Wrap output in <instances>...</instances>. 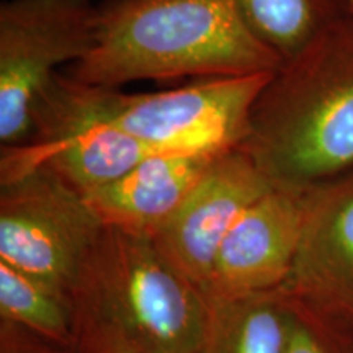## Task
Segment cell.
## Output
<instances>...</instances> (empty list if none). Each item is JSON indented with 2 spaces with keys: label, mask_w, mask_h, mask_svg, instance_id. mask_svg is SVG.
Returning <instances> with one entry per match:
<instances>
[{
  "label": "cell",
  "mask_w": 353,
  "mask_h": 353,
  "mask_svg": "<svg viewBox=\"0 0 353 353\" xmlns=\"http://www.w3.org/2000/svg\"><path fill=\"white\" fill-rule=\"evenodd\" d=\"M239 148L278 188L309 193L353 175V12L272 74Z\"/></svg>",
  "instance_id": "obj_1"
},
{
  "label": "cell",
  "mask_w": 353,
  "mask_h": 353,
  "mask_svg": "<svg viewBox=\"0 0 353 353\" xmlns=\"http://www.w3.org/2000/svg\"><path fill=\"white\" fill-rule=\"evenodd\" d=\"M283 64L232 0H103L95 46L65 76L92 87L273 74Z\"/></svg>",
  "instance_id": "obj_2"
},
{
  "label": "cell",
  "mask_w": 353,
  "mask_h": 353,
  "mask_svg": "<svg viewBox=\"0 0 353 353\" xmlns=\"http://www.w3.org/2000/svg\"><path fill=\"white\" fill-rule=\"evenodd\" d=\"M70 303L74 353H196L210 301L159 252L152 237L105 226Z\"/></svg>",
  "instance_id": "obj_3"
},
{
  "label": "cell",
  "mask_w": 353,
  "mask_h": 353,
  "mask_svg": "<svg viewBox=\"0 0 353 353\" xmlns=\"http://www.w3.org/2000/svg\"><path fill=\"white\" fill-rule=\"evenodd\" d=\"M97 39L90 0H7L0 7V149L32 138L38 105L61 65L88 56Z\"/></svg>",
  "instance_id": "obj_4"
},
{
  "label": "cell",
  "mask_w": 353,
  "mask_h": 353,
  "mask_svg": "<svg viewBox=\"0 0 353 353\" xmlns=\"http://www.w3.org/2000/svg\"><path fill=\"white\" fill-rule=\"evenodd\" d=\"M0 151V182L43 167L85 196L159 152L103 120L92 87L63 72L39 101L28 143Z\"/></svg>",
  "instance_id": "obj_5"
},
{
  "label": "cell",
  "mask_w": 353,
  "mask_h": 353,
  "mask_svg": "<svg viewBox=\"0 0 353 353\" xmlns=\"http://www.w3.org/2000/svg\"><path fill=\"white\" fill-rule=\"evenodd\" d=\"M103 229L85 195L54 172L38 167L0 182V262L65 296Z\"/></svg>",
  "instance_id": "obj_6"
},
{
  "label": "cell",
  "mask_w": 353,
  "mask_h": 353,
  "mask_svg": "<svg viewBox=\"0 0 353 353\" xmlns=\"http://www.w3.org/2000/svg\"><path fill=\"white\" fill-rule=\"evenodd\" d=\"M270 77H218L145 94L90 87L103 120L154 151H231L245 139L250 110Z\"/></svg>",
  "instance_id": "obj_7"
},
{
  "label": "cell",
  "mask_w": 353,
  "mask_h": 353,
  "mask_svg": "<svg viewBox=\"0 0 353 353\" xmlns=\"http://www.w3.org/2000/svg\"><path fill=\"white\" fill-rule=\"evenodd\" d=\"M272 187L244 149H231L219 156L183 205L154 234V244L176 272L205 293L223 241Z\"/></svg>",
  "instance_id": "obj_8"
},
{
  "label": "cell",
  "mask_w": 353,
  "mask_h": 353,
  "mask_svg": "<svg viewBox=\"0 0 353 353\" xmlns=\"http://www.w3.org/2000/svg\"><path fill=\"white\" fill-rule=\"evenodd\" d=\"M281 290L353 334V175L309 192L303 237Z\"/></svg>",
  "instance_id": "obj_9"
},
{
  "label": "cell",
  "mask_w": 353,
  "mask_h": 353,
  "mask_svg": "<svg viewBox=\"0 0 353 353\" xmlns=\"http://www.w3.org/2000/svg\"><path fill=\"white\" fill-rule=\"evenodd\" d=\"M309 193L272 187L234 224L216 255L208 301L281 288L303 237Z\"/></svg>",
  "instance_id": "obj_10"
},
{
  "label": "cell",
  "mask_w": 353,
  "mask_h": 353,
  "mask_svg": "<svg viewBox=\"0 0 353 353\" xmlns=\"http://www.w3.org/2000/svg\"><path fill=\"white\" fill-rule=\"evenodd\" d=\"M224 152H154L117 182L85 198L105 226L152 237Z\"/></svg>",
  "instance_id": "obj_11"
},
{
  "label": "cell",
  "mask_w": 353,
  "mask_h": 353,
  "mask_svg": "<svg viewBox=\"0 0 353 353\" xmlns=\"http://www.w3.org/2000/svg\"><path fill=\"white\" fill-rule=\"evenodd\" d=\"M296 309L281 288L213 299L196 353H285Z\"/></svg>",
  "instance_id": "obj_12"
},
{
  "label": "cell",
  "mask_w": 353,
  "mask_h": 353,
  "mask_svg": "<svg viewBox=\"0 0 353 353\" xmlns=\"http://www.w3.org/2000/svg\"><path fill=\"white\" fill-rule=\"evenodd\" d=\"M250 33L286 63L350 10L348 0H232Z\"/></svg>",
  "instance_id": "obj_13"
},
{
  "label": "cell",
  "mask_w": 353,
  "mask_h": 353,
  "mask_svg": "<svg viewBox=\"0 0 353 353\" xmlns=\"http://www.w3.org/2000/svg\"><path fill=\"white\" fill-rule=\"evenodd\" d=\"M0 317L74 353L76 321L70 298L6 262H0Z\"/></svg>",
  "instance_id": "obj_14"
},
{
  "label": "cell",
  "mask_w": 353,
  "mask_h": 353,
  "mask_svg": "<svg viewBox=\"0 0 353 353\" xmlns=\"http://www.w3.org/2000/svg\"><path fill=\"white\" fill-rule=\"evenodd\" d=\"M285 353H353V342L347 332L298 304Z\"/></svg>",
  "instance_id": "obj_15"
},
{
  "label": "cell",
  "mask_w": 353,
  "mask_h": 353,
  "mask_svg": "<svg viewBox=\"0 0 353 353\" xmlns=\"http://www.w3.org/2000/svg\"><path fill=\"white\" fill-rule=\"evenodd\" d=\"M0 353H65L43 339L30 334L28 330L2 322V341Z\"/></svg>",
  "instance_id": "obj_16"
},
{
  "label": "cell",
  "mask_w": 353,
  "mask_h": 353,
  "mask_svg": "<svg viewBox=\"0 0 353 353\" xmlns=\"http://www.w3.org/2000/svg\"><path fill=\"white\" fill-rule=\"evenodd\" d=\"M348 6H350V10L353 12V0H348Z\"/></svg>",
  "instance_id": "obj_17"
},
{
  "label": "cell",
  "mask_w": 353,
  "mask_h": 353,
  "mask_svg": "<svg viewBox=\"0 0 353 353\" xmlns=\"http://www.w3.org/2000/svg\"><path fill=\"white\" fill-rule=\"evenodd\" d=\"M348 335H350V339H352V342H353V334H348Z\"/></svg>",
  "instance_id": "obj_18"
}]
</instances>
